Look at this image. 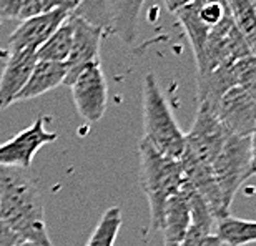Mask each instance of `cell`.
<instances>
[{
	"instance_id": "obj_1",
	"label": "cell",
	"mask_w": 256,
	"mask_h": 246,
	"mask_svg": "<svg viewBox=\"0 0 256 246\" xmlns=\"http://www.w3.org/2000/svg\"><path fill=\"white\" fill-rule=\"evenodd\" d=\"M0 222L12 228L20 242L52 244L42 196L25 170L0 166Z\"/></svg>"
},
{
	"instance_id": "obj_2",
	"label": "cell",
	"mask_w": 256,
	"mask_h": 246,
	"mask_svg": "<svg viewBox=\"0 0 256 246\" xmlns=\"http://www.w3.org/2000/svg\"><path fill=\"white\" fill-rule=\"evenodd\" d=\"M138 152L140 183L150 206V228L152 232H160L165 204L182 188L185 178L180 163L163 156L143 138L138 145Z\"/></svg>"
},
{
	"instance_id": "obj_3",
	"label": "cell",
	"mask_w": 256,
	"mask_h": 246,
	"mask_svg": "<svg viewBox=\"0 0 256 246\" xmlns=\"http://www.w3.org/2000/svg\"><path fill=\"white\" fill-rule=\"evenodd\" d=\"M143 140L163 156L180 160L185 152V133L178 126L153 74H146L143 80Z\"/></svg>"
},
{
	"instance_id": "obj_4",
	"label": "cell",
	"mask_w": 256,
	"mask_h": 246,
	"mask_svg": "<svg viewBox=\"0 0 256 246\" xmlns=\"http://www.w3.org/2000/svg\"><path fill=\"white\" fill-rule=\"evenodd\" d=\"M212 172L223 202L230 210L240 186L252 176V142L250 136L230 135L212 163Z\"/></svg>"
},
{
	"instance_id": "obj_5",
	"label": "cell",
	"mask_w": 256,
	"mask_h": 246,
	"mask_svg": "<svg viewBox=\"0 0 256 246\" xmlns=\"http://www.w3.org/2000/svg\"><path fill=\"white\" fill-rule=\"evenodd\" d=\"M250 55L252 52H250L246 42L240 35L228 14L222 22L210 30L206 44H204L203 57L196 65L198 78L208 75L210 72L216 70L220 66L232 65L244 57H250Z\"/></svg>"
},
{
	"instance_id": "obj_6",
	"label": "cell",
	"mask_w": 256,
	"mask_h": 246,
	"mask_svg": "<svg viewBox=\"0 0 256 246\" xmlns=\"http://www.w3.org/2000/svg\"><path fill=\"white\" fill-rule=\"evenodd\" d=\"M76 112L85 122L95 123L104 118L108 104V85L100 62L86 65L70 84Z\"/></svg>"
},
{
	"instance_id": "obj_7",
	"label": "cell",
	"mask_w": 256,
	"mask_h": 246,
	"mask_svg": "<svg viewBox=\"0 0 256 246\" xmlns=\"http://www.w3.org/2000/svg\"><path fill=\"white\" fill-rule=\"evenodd\" d=\"M48 116H38L32 125L18 132L10 140L0 145V166L27 170L42 146L57 140V133L48 132L45 125Z\"/></svg>"
},
{
	"instance_id": "obj_8",
	"label": "cell",
	"mask_w": 256,
	"mask_h": 246,
	"mask_svg": "<svg viewBox=\"0 0 256 246\" xmlns=\"http://www.w3.org/2000/svg\"><path fill=\"white\" fill-rule=\"evenodd\" d=\"M228 136V132L220 123L214 112L206 105L198 104L192 130L185 133V150L212 166Z\"/></svg>"
},
{
	"instance_id": "obj_9",
	"label": "cell",
	"mask_w": 256,
	"mask_h": 246,
	"mask_svg": "<svg viewBox=\"0 0 256 246\" xmlns=\"http://www.w3.org/2000/svg\"><path fill=\"white\" fill-rule=\"evenodd\" d=\"M75 10V0H68L62 7L48 14L24 20L8 37V52H37L55 30L66 22Z\"/></svg>"
},
{
	"instance_id": "obj_10",
	"label": "cell",
	"mask_w": 256,
	"mask_h": 246,
	"mask_svg": "<svg viewBox=\"0 0 256 246\" xmlns=\"http://www.w3.org/2000/svg\"><path fill=\"white\" fill-rule=\"evenodd\" d=\"M228 15V2H204V0H193V2L176 14L178 20L186 32L190 40L194 62L196 65L203 57L204 44L208 34L214 25H218Z\"/></svg>"
},
{
	"instance_id": "obj_11",
	"label": "cell",
	"mask_w": 256,
	"mask_h": 246,
	"mask_svg": "<svg viewBox=\"0 0 256 246\" xmlns=\"http://www.w3.org/2000/svg\"><path fill=\"white\" fill-rule=\"evenodd\" d=\"M214 115L228 135L250 136L256 125V98L246 90L233 86L214 105Z\"/></svg>"
},
{
	"instance_id": "obj_12",
	"label": "cell",
	"mask_w": 256,
	"mask_h": 246,
	"mask_svg": "<svg viewBox=\"0 0 256 246\" xmlns=\"http://www.w3.org/2000/svg\"><path fill=\"white\" fill-rule=\"evenodd\" d=\"M70 22L74 35H72V50L68 60L65 62L68 66V75L65 78L66 85H70L86 65L100 62V45L102 37H104V30L78 17L72 15Z\"/></svg>"
},
{
	"instance_id": "obj_13",
	"label": "cell",
	"mask_w": 256,
	"mask_h": 246,
	"mask_svg": "<svg viewBox=\"0 0 256 246\" xmlns=\"http://www.w3.org/2000/svg\"><path fill=\"white\" fill-rule=\"evenodd\" d=\"M183 172V178L188 184L196 190V193L202 196L212 210L214 220H222L230 216V210L223 202L222 192L218 188V183L214 180L212 166L200 162L190 152H183L182 158L178 160Z\"/></svg>"
},
{
	"instance_id": "obj_14",
	"label": "cell",
	"mask_w": 256,
	"mask_h": 246,
	"mask_svg": "<svg viewBox=\"0 0 256 246\" xmlns=\"http://www.w3.org/2000/svg\"><path fill=\"white\" fill-rule=\"evenodd\" d=\"M37 64V52H8L0 75V110L15 104Z\"/></svg>"
},
{
	"instance_id": "obj_15",
	"label": "cell",
	"mask_w": 256,
	"mask_h": 246,
	"mask_svg": "<svg viewBox=\"0 0 256 246\" xmlns=\"http://www.w3.org/2000/svg\"><path fill=\"white\" fill-rule=\"evenodd\" d=\"M190 226H192L190 203H188L185 186L182 184V188L168 200L165 210H163L160 232H163V236H165V244L180 246V243L185 240Z\"/></svg>"
},
{
	"instance_id": "obj_16",
	"label": "cell",
	"mask_w": 256,
	"mask_h": 246,
	"mask_svg": "<svg viewBox=\"0 0 256 246\" xmlns=\"http://www.w3.org/2000/svg\"><path fill=\"white\" fill-rule=\"evenodd\" d=\"M143 4L145 0H108V32L126 45L135 44Z\"/></svg>"
},
{
	"instance_id": "obj_17",
	"label": "cell",
	"mask_w": 256,
	"mask_h": 246,
	"mask_svg": "<svg viewBox=\"0 0 256 246\" xmlns=\"http://www.w3.org/2000/svg\"><path fill=\"white\" fill-rule=\"evenodd\" d=\"M68 75L66 64H57V62H40L37 60L32 74H30L27 84L18 94L15 102L32 100L37 96L47 94V92L57 88L58 85L65 84V78Z\"/></svg>"
},
{
	"instance_id": "obj_18",
	"label": "cell",
	"mask_w": 256,
	"mask_h": 246,
	"mask_svg": "<svg viewBox=\"0 0 256 246\" xmlns=\"http://www.w3.org/2000/svg\"><path fill=\"white\" fill-rule=\"evenodd\" d=\"M68 0H0V18L28 20L62 7Z\"/></svg>"
},
{
	"instance_id": "obj_19",
	"label": "cell",
	"mask_w": 256,
	"mask_h": 246,
	"mask_svg": "<svg viewBox=\"0 0 256 246\" xmlns=\"http://www.w3.org/2000/svg\"><path fill=\"white\" fill-rule=\"evenodd\" d=\"M228 14L234 27L256 57V7L252 0H226Z\"/></svg>"
},
{
	"instance_id": "obj_20",
	"label": "cell",
	"mask_w": 256,
	"mask_h": 246,
	"mask_svg": "<svg viewBox=\"0 0 256 246\" xmlns=\"http://www.w3.org/2000/svg\"><path fill=\"white\" fill-rule=\"evenodd\" d=\"M214 234L223 244L244 246L256 243V222L254 220H242L226 216L218 220V226Z\"/></svg>"
},
{
	"instance_id": "obj_21",
	"label": "cell",
	"mask_w": 256,
	"mask_h": 246,
	"mask_svg": "<svg viewBox=\"0 0 256 246\" xmlns=\"http://www.w3.org/2000/svg\"><path fill=\"white\" fill-rule=\"evenodd\" d=\"M72 35H74V30H72V22L68 18L50 35V38L42 47H38L37 60L65 64V62L68 60V55L72 50Z\"/></svg>"
},
{
	"instance_id": "obj_22",
	"label": "cell",
	"mask_w": 256,
	"mask_h": 246,
	"mask_svg": "<svg viewBox=\"0 0 256 246\" xmlns=\"http://www.w3.org/2000/svg\"><path fill=\"white\" fill-rule=\"evenodd\" d=\"M122 226V210L118 206H112L102 214L98 224L88 238L85 246H115Z\"/></svg>"
},
{
	"instance_id": "obj_23",
	"label": "cell",
	"mask_w": 256,
	"mask_h": 246,
	"mask_svg": "<svg viewBox=\"0 0 256 246\" xmlns=\"http://www.w3.org/2000/svg\"><path fill=\"white\" fill-rule=\"evenodd\" d=\"M72 15L108 32V0H75Z\"/></svg>"
},
{
	"instance_id": "obj_24",
	"label": "cell",
	"mask_w": 256,
	"mask_h": 246,
	"mask_svg": "<svg viewBox=\"0 0 256 246\" xmlns=\"http://www.w3.org/2000/svg\"><path fill=\"white\" fill-rule=\"evenodd\" d=\"M230 72L233 76L234 86L246 90L250 95L256 98V57L250 55L230 65Z\"/></svg>"
},
{
	"instance_id": "obj_25",
	"label": "cell",
	"mask_w": 256,
	"mask_h": 246,
	"mask_svg": "<svg viewBox=\"0 0 256 246\" xmlns=\"http://www.w3.org/2000/svg\"><path fill=\"white\" fill-rule=\"evenodd\" d=\"M180 246H223V243L214 233H203L190 228Z\"/></svg>"
},
{
	"instance_id": "obj_26",
	"label": "cell",
	"mask_w": 256,
	"mask_h": 246,
	"mask_svg": "<svg viewBox=\"0 0 256 246\" xmlns=\"http://www.w3.org/2000/svg\"><path fill=\"white\" fill-rule=\"evenodd\" d=\"M18 243V234L4 222H0V246H17Z\"/></svg>"
},
{
	"instance_id": "obj_27",
	"label": "cell",
	"mask_w": 256,
	"mask_h": 246,
	"mask_svg": "<svg viewBox=\"0 0 256 246\" xmlns=\"http://www.w3.org/2000/svg\"><path fill=\"white\" fill-rule=\"evenodd\" d=\"M165 2V5H166V8L170 10L172 14H178L180 10H183L185 7H188L193 0H163Z\"/></svg>"
},
{
	"instance_id": "obj_28",
	"label": "cell",
	"mask_w": 256,
	"mask_h": 246,
	"mask_svg": "<svg viewBox=\"0 0 256 246\" xmlns=\"http://www.w3.org/2000/svg\"><path fill=\"white\" fill-rule=\"evenodd\" d=\"M250 142H252V176H256V125L250 135Z\"/></svg>"
},
{
	"instance_id": "obj_29",
	"label": "cell",
	"mask_w": 256,
	"mask_h": 246,
	"mask_svg": "<svg viewBox=\"0 0 256 246\" xmlns=\"http://www.w3.org/2000/svg\"><path fill=\"white\" fill-rule=\"evenodd\" d=\"M17 246H44V244H35V243H27V242H20ZM48 246H54V244H48Z\"/></svg>"
},
{
	"instance_id": "obj_30",
	"label": "cell",
	"mask_w": 256,
	"mask_h": 246,
	"mask_svg": "<svg viewBox=\"0 0 256 246\" xmlns=\"http://www.w3.org/2000/svg\"><path fill=\"white\" fill-rule=\"evenodd\" d=\"M204 2H222V4H226V0H204Z\"/></svg>"
},
{
	"instance_id": "obj_31",
	"label": "cell",
	"mask_w": 256,
	"mask_h": 246,
	"mask_svg": "<svg viewBox=\"0 0 256 246\" xmlns=\"http://www.w3.org/2000/svg\"><path fill=\"white\" fill-rule=\"evenodd\" d=\"M252 2H253V4H254V7H256V0H252Z\"/></svg>"
},
{
	"instance_id": "obj_32",
	"label": "cell",
	"mask_w": 256,
	"mask_h": 246,
	"mask_svg": "<svg viewBox=\"0 0 256 246\" xmlns=\"http://www.w3.org/2000/svg\"><path fill=\"white\" fill-rule=\"evenodd\" d=\"M165 246H173V244H165Z\"/></svg>"
}]
</instances>
